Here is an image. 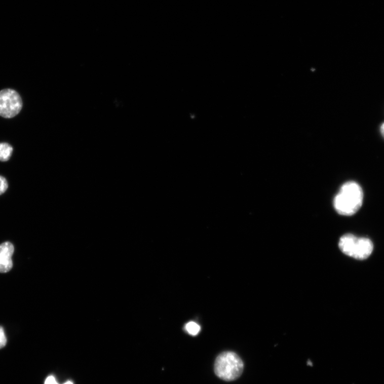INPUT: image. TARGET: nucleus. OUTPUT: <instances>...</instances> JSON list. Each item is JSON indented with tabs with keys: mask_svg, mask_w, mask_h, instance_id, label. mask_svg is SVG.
<instances>
[{
	"mask_svg": "<svg viewBox=\"0 0 384 384\" xmlns=\"http://www.w3.org/2000/svg\"><path fill=\"white\" fill-rule=\"evenodd\" d=\"M363 200V190L359 184L355 181H348L342 185L333 200V207L339 214L350 216L359 210Z\"/></svg>",
	"mask_w": 384,
	"mask_h": 384,
	"instance_id": "nucleus-1",
	"label": "nucleus"
},
{
	"mask_svg": "<svg viewBox=\"0 0 384 384\" xmlns=\"http://www.w3.org/2000/svg\"><path fill=\"white\" fill-rule=\"evenodd\" d=\"M64 384H73V383L72 382H70V381H68V382L65 383Z\"/></svg>",
	"mask_w": 384,
	"mask_h": 384,
	"instance_id": "nucleus-13",
	"label": "nucleus"
},
{
	"mask_svg": "<svg viewBox=\"0 0 384 384\" xmlns=\"http://www.w3.org/2000/svg\"><path fill=\"white\" fill-rule=\"evenodd\" d=\"M381 134L384 137V123L381 125L380 127Z\"/></svg>",
	"mask_w": 384,
	"mask_h": 384,
	"instance_id": "nucleus-11",
	"label": "nucleus"
},
{
	"mask_svg": "<svg viewBox=\"0 0 384 384\" xmlns=\"http://www.w3.org/2000/svg\"><path fill=\"white\" fill-rule=\"evenodd\" d=\"M308 365H309V366H313V363H312V362L311 361H308Z\"/></svg>",
	"mask_w": 384,
	"mask_h": 384,
	"instance_id": "nucleus-12",
	"label": "nucleus"
},
{
	"mask_svg": "<svg viewBox=\"0 0 384 384\" xmlns=\"http://www.w3.org/2000/svg\"><path fill=\"white\" fill-rule=\"evenodd\" d=\"M338 246L342 253L359 260L368 258L372 254L373 245L372 241L366 238H358L347 234L342 236Z\"/></svg>",
	"mask_w": 384,
	"mask_h": 384,
	"instance_id": "nucleus-3",
	"label": "nucleus"
},
{
	"mask_svg": "<svg viewBox=\"0 0 384 384\" xmlns=\"http://www.w3.org/2000/svg\"><path fill=\"white\" fill-rule=\"evenodd\" d=\"M185 329L189 335L196 336L200 332L201 327L196 322L190 321L187 323Z\"/></svg>",
	"mask_w": 384,
	"mask_h": 384,
	"instance_id": "nucleus-7",
	"label": "nucleus"
},
{
	"mask_svg": "<svg viewBox=\"0 0 384 384\" xmlns=\"http://www.w3.org/2000/svg\"><path fill=\"white\" fill-rule=\"evenodd\" d=\"M14 250V246L11 242H5L0 245V274H6L12 269Z\"/></svg>",
	"mask_w": 384,
	"mask_h": 384,
	"instance_id": "nucleus-5",
	"label": "nucleus"
},
{
	"mask_svg": "<svg viewBox=\"0 0 384 384\" xmlns=\"http://www.w3.org/2000/svg\"><path fill=\"white\" fill-rule=\"evenodd\" d=\"M7 342L5 332L3 327L0 326V349L4 348Z\"/></svg>",
	"mask_w": 384,
	"mask_h": 384,
	"instance_id": "nucleus-9",
	"label": "nucleus"
},
{
	"mask_svg": "<svg viewBox=\"0 0 384 384\" xmlns=\"http://www.w3.org/2000/svg\"><path fill=\"white\" fill-rule=\"evenodd\" d=\"M13 152V147L6 143H0V161L6 162L11 159Z\"/></svg>",
	"mask_w": 384,
	"mask_h": 384,
	"instance_id": "nucleus-6",
	"label": "nucleus"
},
{
	"mask_svg": "<svg viewBox=\"0 0 384 384\" xmlns=\"http://www.w3.org/2000/svg\"><path fill=\"white\" fill-rule=\"evenodd\" d=\"M8 188V183L4 177L0 175V196L5 193Z\"/></svg>",
	"mask_w": 384,
	"mask_h": 384,
	"instance_id": "nucleus-8",
	"label": "nucleus"
},
{
	"mask_svg": "<svg viewBox=\"0 0 384 384\" xmlns=\"http://www.w3.org/2000/svg\"><path fill=\"white\" fill-rule=\"evenodd\" d=\"M244 368L243 361L233 352L221 353L215 361L216 375L225 381H233L239 378L243 372Z\"/></svg>",
	"mask_w": 384,
	"mask_h": 384,
	"instance_id": "nucleus-2",
	"label": "nucleus"
},
{
	"mask_svg": "<svg viewBox=\"0 0 384 384\" xmlns=\"http://www.w3.org/2000/svg\"><path fill=\"white\" fill-rule=\"evenodd\" d=\"M22 106V98L15 90L7 89L0 92V116L14 118L21 112Z\"/></svg>",
	"mask_w": 384,
	"mask_h": 384,
	"instance_id": "nucleus-4",
	"label": "nucleus"
},
{
	"mask_svg": "<svg viewBox=\"0 0 384 384\" xmlns=\"http://www.w3.org/2000/svg\"><path fill=\"white\" fill-rule=\"evenodd\" d=\"M45 384H58L55 378L53 376H50L47 378L45 381Z\"/></svg>",
	"mask_w": 384,
	"mask_h": 384,
	"instance_id": "nucleus-10",
	"label": "nucleus"
}]
</instances>
